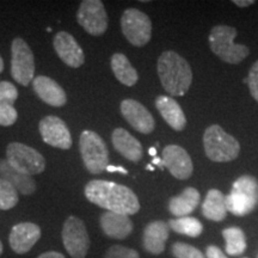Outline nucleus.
<instances>
[{"instance_id": "f257e3e1", "label": "nucleus", "mask_w": 258, "mask_h": 258, "mask_svg": "<svg viewBox=\"0 0 258 258\" xmlns=\"http://www.w3.org/2000/svg\"><path fill=\"white\" fill-rule=\"evenodd\" d=\"M86 199L106 212L133 215L140 211V202L128 186L103 179L90 180L84 189Z\"/></svg>"}, {"instance_id": "f03ea898", "label": "nucleus", "mask_w": 258, "mask_h": 258, "mask_svg": "<svg viewBox=\"0 0 258 258\" xmlns=\"http://www.w3.org/2000/svg\"><path fill=\"white\" fill-rule=\"evenodd\" d=\"M158 76L166 92L172 97L184 96L191 85V67L184 57L172 50H166L157 63Z\"/></svg>"}, {"instance_id": "7ed1b4c3", "label": "nucleus", "mask_w": 258, "mask_h": 258, "mask_svg": "<svg viewBox=\"0 0 258 258\" xmlns=\"http://www.w3.org/2000/svg\"><path fill=\"white\" fill-rule=\"evenodd\" d=\"M237 29L228 25H217L209 34V47L215 55L228 63H239L250 54L249 48L235 43Z\"/></svg>"}, {"instance_id": "20e7f679", "label": "nucleus", "mask_w": 258, "mask_h": 258, "mask_svg": "<svg viewBox=\"0 0 258 258\" xmlns=\"http://www.w3.org/2000/svg\"><path fill=\"white\" fill-rule=\"evenodd\" d=\"M203 146L207 158L217 163H227L239 156L240 145L219 124H213L203 134Z\"/></svg>"}, {"instance_id": "39448f33", "label": "nucleus", "mask_w": 258, "mask_h": 258, "mask_svg": "<svg viewBox=\"0 0 258 258\" xmlns=\"http://www.w3.org/2000/svg\"><path fill=\"white\" fill-rule=\"evenodd\" d=\"M258 203V182L253 176L244 175L232 185L226 196L227 211L235 217H245L256 208Z\"/></svg>"}, {"instance_id": "423d86ee", "label": "nucleus", "mask_w": 258, "mask_h": 258, "mask_svg": "<svg viewBox=\"0 0 258 258\" xmlns=\"http://www.w3.org/2000/svg\"><path fill=\"white\" fill-rule=\"evenodd\" d=\"M84 165L90 173L99 175L109 165V151L104 140L93 131H84L79 138Z\"/></svg>"}, {"instance_id": "0eeeda50", "label": "nucleus", "mask_w": 258, "mask_h": 258, "mask_svg": "<svg viewBox=\"0 0 258 258\" xmlns=\"http://www.w3.org/2000/svg\"><path fill=\"white\" fill-rule=\"evenodd\" d=\"M6 160L14 169L32 176L43 172L46 160L38 151L21 143H11L6 148Z\"/></svg>"}, {"instance_id": "6e6552de", "label": "nucleus", "mask_w": 258, "mask_h": 258, "mask_svg": "<svg viewBox=\"0 0 258 258\" xmlns=\"http://www.w3.org/2000/svg\"><path fill=\"white\" fill-rule=\"evenodd\" d=\"M62 243L67 253L72 258H85L91 246L85 222L78 217L71 215L62 226Z\"/></svg>"}, {"instance_id": "1a4fd4ad", "label": "nucleus", "mask_w": 258, "mask_h": 258, "mask_svg": "<svg viewBox=\"0 0 258 258\" xmlns=\"http://www.w3.org/2000/svg\"><path fill=\"white\" fill-rule=\"evenodd\" d=\"M121 29L129 43L144 47L152 37V22L138 9H127L121 17Z\"/></svg>"}, {"instance_id": "9d476101", "label": "nucleus", "mask_w": 258, "mask_h": 258, "mask_svg": "<svg viewBox=\"0 0 258 258\" xmlns=\"http://www.w3.org/2000/svg\"><path fill=\"white\" fill-rule=\"evenodd\" d=\"M35 57L23 38L16 37L11 44V76L16 82L28 86L34 80Z\"/></svg>"}, {"instance_id": "9b49d317", "label": "nucleus", "mask_w": 258, "mask_h": 258, "mask_svg": "<svg viewBox=\"0 0 258 258\" xmlns=\"http://www.w3.org/2000/svg\"><path fill=\"white\" fill-rule=\"evenodd\" d=\"M80 27L92 36H101L108 29V15L101 0H84L77 12Z\"/></svg>"}, {"instance_id": "f8f14e48", "label": "nucleus", "mask_w": 258, "mask_h": 258, "mask_svg": "<svg viewBox=\"0 0 258 258\" xmlns=\"http://www.w3.org/2000/svg\"><path fill=\"white\" fill-rule=\"evenodd\" d=\"M43 141L51 147L70 150L72 147V137L67 124L56 116H46L38 125Z\"/></svg>"}, {"instance_id": "ddd939ff", "label": "nucleus", "mask_w": 258, "mask_h": 258, "mask_svg": "<svg viewBox=\"0 0 258 258\" xmlns=\"http://www.w3.org/2000/svg\"><path fill=\"white\" fill-rule=\"evenodd\" d=\"M164 167L177 179H188L192 175L194 165L191 158L183 147L178 145H167L161 154Z\"/></svg>"}, {"instance_id": "4468645a", "label": "nucleus", "mask_w": 258, "mask_h": 258, "mask_svg": "<svg viewBox=\"0 0 258 258\" xmlns=\"http://www.w3.org/2000/svg\"><path fill=\"white\" fill-rule=\"evenodd\" d=\"M121 114L135 131L143 134H151L156 127L152 114L140 102L124 99L121 103Z\"/></svg>"}, {"instance_id": "2eb2a0df", "label": "nucleus", "mask_w": 258, "mask_h": 258, "mask_svg": "<svg viewBox=\"0 0 258 258\" xmlns=\"http://www.w3.org/2000/svg\"><path fill=\"white\" fill-rule=\"evenodd\" d=\"M41 228L34 222H19L12 227L9 235V243L14 252L28 253L40 240Z\"/></svg>"}, {"instance_id": "dca6fc26", "label": "nucleus", "mask_w": 258, "mask_h": 258, "mask_svg": "<svg viewBox=\"0 0 258 258\" xmlns=\"http://www.w3.org/2000/svg\"><path fill=\"white\" fill-rule=\"evenodd\" d=\"M53 46L60 59L72 69H78L85 61V55H84L82 47L69 32H57L54 36Z\"/></svg>"}, {"instance_id": "f3484780", "label": "nucleus", "mask_w": 258, "mask_h": 258, "mask_svg": "<svg viewBox=\"0 0 258 258\" xmlns=\"http://www.w3.org/2000/svg\"><path fill=\"white\" fill-rule=\"evenodd\" d=\"M99 225L106 237L118 240L128 238L134 228L133 221L128 215L112 212L103 213L99 218Z\"/></svg>"}, {"instance_id": "a211bd4d", "label": "nucleus", "mask_w": 258, "mask_h": 258, "mask_svg": "<svg viewBox=\"0 0 258 258\" xmlns=\"http://www.w3.org/2000/svg\"><path fill=\"white\" fill-rule=\"evenodd\" d=\"M170 226L166 222L157 220L150 222L144 230L143 245L148 253L158 254L163 253L165 250V244L169 239Z\"/></svg>"}, {"instance_id": "6ab92c4d", "label": "nucleus", "mask_w": 258, "mask_h": 258, "mask_svg": "<svg viewBox=\"0 0 258 258\" xmlns=\"http://www.w3.org/2000/svg\"><path fill=\"white\" fill-rule=\"evenodd\" d=\"M32 88L36 95L47 104L55 108L63 106L67 102V96L64 90L55 80L46 76H38L32 80Z\"/></svg>"}, {"instance_id": "aec40b11", "label": "nucleus", "mask_w": 258, "mask_h": 258, "mask_svg": "<svg viewBox=\"0 0 258 258\" xmlns=\"http://www.w3.org/2000/svg\"><path fill=\"white\" fill-rule=\"evenodd\" d=\"M114 148L125 159L138 163L143 158V146L137 138L123 128L114 129L111 134Z\"/></svg>"}, {"instance_id": "412c9836", "label": "nucleus", "mask_w": 258, "mask_h": 258, "mask_svg": "<svg viewBox=\"0 0 258 258\" xmlns=\"http://www.w3.org/2000/svg\"><path fill=\"white\" fill-rule=\"evenodd\" d=\"M18 98V90L12 83L0 82V125L9 127L17 121L18 114L15 102Z\"/></svg>"}, {"instance_id": "4be33fe9", "label": "nucleus", "mask_w": 258, "mask_h": 258, "mask_svg": "<svg viewBox=\"0 0 258 258\" xmlns=\"http://www.w3.org/2000/svg\"><path fill=\"white\" fill-rule=\"evenodd\" d=\"M156 108L161 117L175 131H183L186 125V118L180 105L172 97L159 96L156 99Z\"/></svg>"}, {"instance_id": "5701e85b", "label": "nucleus", "mask_w": 258, "mask_h": 258, "mask_svg": "<svg viewBox=\"0 0 258 258\" xmlns=\"http://www.w3.org/2000/svg\"><path fill=\"white\" fill-rule=\"evenodd\" d=\"M0 178L8 180L22 195L30 196L36 191V183L34 178L14 169L6 159H0Z\"/></svg>"}, {"instance_id": "b1692460", "label": "nucleus", "mask_w": 258, "mask_h": 258, "mask_svg": "<svg viewBox=\"0 0 258 258\" xmlns=\"http://www.w3.org/2000/svg\"><path fill=\"white\" fill-rule=\"evenodd\" d=\"M200 199L201 196H200L199 190L190 186V188L183 190L182 194L170 199L169 211L171 214L177 218L188 217L199 206Z\"/></svg>"}, {"instance_id": "393cba45", "label": "nucleus", "mask_w": 258, "mask_h": 258, "mask_svg": "<svg viewBox=\"0 0 258 258\" xmlns=\"http://www.w3.org/2000/svg\"><path fill=\"white\" fill-rule=\"evenodd\" d=\"M226 196L218 189H211L202 203V214L208 220L219 222L227 215Z\"/></svg>"}, {"instance_id": "a878e982", "label": "nucleus", "mask_w": 258, "mask_h": 258, "mask_svg": "<svg viewBox=\"0 0 258 258\" xmlns=\"http://www.w3.org/2000/svg\"><path fill=\"white\" fill-rule=\"evenodd\" d=\"M111 70L116 79L125 86H134L138 83L139 76L137 70L132 66L128 57L122 53H115L111 56Z\"/></svg>"}, {"instance_id": "bb28decb", "label": "nucleus", "mask_w": 258, "mask_h": 258, "mask_svg": "<svg viewBox=\"0 0 258 258\" xmlns=\"http://www.w3.org/2000/svg\"><path fill=\"white\" fill-rule=\"evenodd\" d=\"M225 239L226 253L230 256H239L246 250V237L239 227H228L222 231Z\"/></svg>"}, {"instance_id": "cd10ccee", "label": "nucleus", "mask_w": 258, "mask_h": 258, "mask_svg": "<svg viewBox=\"0 0 258 258\" xmlns=\"http://www.w3.org/2000/svg\"><path fill=\"white\" fill-rule=\"evenodd\" d=\"M167 224H169L171 230L175 231L176 233L188 235L191 238L199 237L203 232V225L201 221L192 217L171 219Z\"/></svg>"}, {"instance_id": "c85d7f7f", "label": "nucleus", "mask_w": 258, "mask_h": 258, "mask_svg": "<svg viewBox=\"0 0 258 258\" xmlns=\"http://www.w3.org/2000/svg\"><path fill=\"white\" fill-rule=\"evenodd\" d=\"M18 191L8 180L0 178V209L9 211L18 203Z\"/></svg>"}, {"instance_id": "c756f323", "label": "nucleus", "mask_w": 258, "mask_h": 258, "mask_svg": "<svg viewBox=\"0 0 258 258\" xmlns=\"http://www.w3.org/2000/svg\"><path fill=\"white\" fill-rule=\"evenodd\" d=\"M171 253L175 258H206V254H203L195 246L186 243H179V241L172 245Z\"/></svg>"}, {"instance_id": "7c9ffc66", "label": "nucleus", "mask_w": 258, "mask_h": 258, "mask_svg": "<svg viewBox=\"0 0 258 258\" xmlns=\"http://www.w3.org/2000/svg\"><path fill=\"white\" fill-rule=\"evenodd\" d=\"M104 258H140L138 251L122 245H112L106 250Z\"/></svg>"}, {"instance_id": "2f4dec72", "label": "nucleus", "mask_w": 258, "mask_h": 258, "mask_svg": "<svg viewBox=\"0 0 258 258\" xmlns=\"http://www.w3.org/2000/svg\"><path fill=\"white\" fill-rule=\"evenodd\" d=\"M247 85H249L251 96L258 103V61L251 67L249 76H247Z\"/></svg>"}, {"instance_id": "473e14b6", "label": "nucleus", "mask_w": 258, "mask_h": 258, "mask_svg": "<svg viewBox=\"0 0 258 258\" xmlns=\"http://www.w3.org/2000/svg\"><path fill=\"white\" fill-rule=\"evenodd\" d=\"M206 258H228L226 254L222 252L220 247L215 246V245H209L206 249Z\"/></svg>"}, {"instance_id": "72a5a7b5", "label": "nucleus", "mask_w": 258, "mask_h": 258, "mask_svg": "<svg viewBox=\"0 0 258 258\" xmlns=\"http://www.w3.org/2000/svg\"><path fill=\"white\" fill-rule=\"evenodd\" d=\"M37 258H66L61 252H56V251H48L38 256Z\"/></svg>"}, {"instance_id": "f704fd0d", "label": "nucleus", "mask_w": 258, "mask_h": 258, "mask_svg": "<svg viewBox=\"0 0 258 258\" xmlns=\"http://www.w3.org/2000/svg\"><path fill=\"white\" fill-rule=\"evenodd\" d=\"M106 171H108V172H121V173H123V175H128V171L125 170L123 166L108 165V167H106Z\"/></svg>"}, {"instance_id": "c9c22d12", "label": "nucleus", "mask_w": 258, "mask_h": 258, "mask_svg": "<svg viewBox=\"0 0 258 258\" xmlns=\"http://www.w3.org/2000/svg\"><path fill=\"white\" fill-rule=\"evenodd\" d=\"M233 3L239 8H247V6L254 4L253 0H234Z\"/></svg>"}, {"instance_id": "e433bc0d", "label": "nucleus", "mask_w": 258, "mask_h": 258, "mask_svg": "<svg viewBox=\"0 0 258 258\" xmlns=\"http://www.w3.org/2000/svg\"><path fill=\"white\" fill-rule=\"evenodd\" d=\"M152 163H153V165H157V166H159L160 169H164V164H163V160H161V158L154 157Z\"/></svg>"}, {"instance_id": "4c0bfd02", "label": "nucleus", "mask_w": 258, "mask_h": 258, "mask_svg": "<svg viewBox=\"0 0 258 258\" xmlns=\"http://www.w3.org/2000/svg\"><path fill=\"white\" fill-rule=\"evenodd\" d=\"M148 153H150V156L157 157V148L156 147H151L150 150H148Z\"/></svg>"}, {"instance_id": "58836bf2", "label": "nucleus", "mask_w": 258, "mask_h": 258, "mask_svg": "<svg viewBox=\"0 0 258 258\" xmlns=\"http://www.w3.org/2000/svg\"><path fill=\"white\" fill-rule=\"evenodd\" d=\"M3 71H4V60H3L2 55H0V73H2Z\"/></svg>"}, {"instance_id": "ea45409f", "label": "nucleus", "mask_w": 258, "mask_h": 258, "mask_svg": "<svg viewBox=\"0 0 258 258\" xmlns=\"http://www.w3.org/2000/svg\"><path fill=\"white\" fill-rule=\"evenodd\" d=\"M146 169H147V170H150V171H153V170H154V167H153L152 165H151V164H148V165L146 166Z\"/></svg>"}, {"instance_id": "a19ab883", "label": "nucleus", "mask_w": 258, "mask_h": 258, "mask_svg": "<svg viewBox=\"0 0 258 258\" xmlns=\"http://www.w3.org/2000/svg\"><path fill=\"white\" fill-rule=\"evenodd\" d=\"M3 250H4V247H3V243H2V240H0V256H2Z\"/></svg>"}, {"instance_id": "79ce46f5", "label": "nucleus", "mask_w": 258, "mask_h": 258, "mask_svg": "<svg viewBox=\"0 0 258 258\" xmlns=\"http://www.w3.org/2000/svg\"><path fill=\"white\" fill-rule=\"evenodd\" d=\"M244 258H247V257H244Z\"/></svg>"}, {"instance_id": "37998d69", "label": "nucleus", "mask_w": 258, "mask_h": 258, "mask_svg": "<svg viewBox=\"0 0 258 258\" xmlns=\"http://www.w3.org/2000/svg\"><path fill=\"white\" fill-rule=\"evenodd\" d=\"M257 258H258V256H257Z\"/></svg>"}]
</instances>
